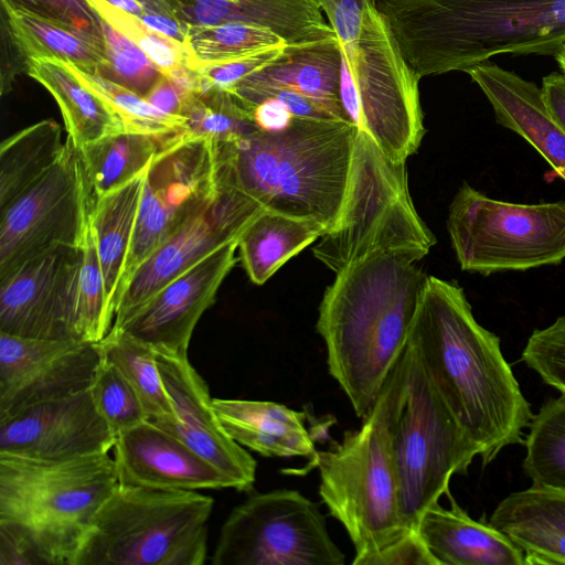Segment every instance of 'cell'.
I'll return each instance as SVG.
<instances>
[{
	"label": "cell",
	"instance_id": "6da1fadb",
	"mask_svg": "<svg viewBox=\"0 0 565 565\" xmlns=\"http://www.w3.org/2000/svg\"><path fill=\"white\" fill-rule=\"evenodd\" d=\"M407 343L443 401L478 446L482 465L523 443L530 403L500 339L475 319L463 289L427 276Z\"/></svg>",
	"mask_w": 565,
	"mask_h": 565
},
{
	"label": "cell",
	"instance_id": "7a4b0ae2",
	"mask_svg": "<svg viewBox=\"0 0 565 565\" xmlns=\"http://www.w3.org/2000/svg\"><path fill=\"white\" fill-rule=\"evenodd\" d=\"M417 249L377 252L335 274L316 324L329 374L355 415L366 417L403 353L426 275Z\"/></svg>",
	"mask_w": 565,
	"mask_h": 565
},
{
	"label": "cell",
	"instance_id": "3957f363",
	"mask_svg": "<svg viewBox=\"0 0 565 565\" xmlns=\"http://www.w3.org/2000/svg\"><path fill=\"white\" fill-rule=\"evenodd\" d=\"M420 76L467 72L511 55L555 56L565 44V0H375Z\"/></svg>",
	"mask_w": 565,
	"mask_h": 565
},
{
	"label": "cell",
	"instance_id": "277c9868",
	"mask_svg": "<svg viewBox=\"0 0 565 565\" xmlns=\"http://www.w3.org/2000/svg\"><path fill=\"white\" fill-rule=\"evenodd\" d=\"M356 132L349 121L295 117L279 132L216 142L218 174L265 210L315 220L328 231L342 210Z\"/></svg>",
	"mask_w": 565,
	"mask_h": 565
},
{
	"label": "cell",
	"instance_id": "5b68a950",
	"mask_svg": "<svg viewBox=\"0 0 565 565\" xmlns=\"http://www.w3.org/2000/svg\"><path fill=\"white\" fill-rule=\"evenodd\" d=\"M117 484L108 452L65 460L0 455V540L23 564L74 565Z\"/></svg>",
	"mask_w": 565,
	"mask_h": 565
},
{
	"label": "cell",
	"instance_id": "8992f818",
	"mask_svg": "<svg viewBox=\"0 0 565 565\" xmlns=\"http://www.w3.org/2000/svg\"><path fill=\"white\" fill-rule=\"evenodd\" d=\"M407 372L405 347L362 426L345 431L339 445L318 451L313 460L320 498L354 546L353 565H365L371 556L415 532L403 522L392 445Z\"/></svg>",
	"mask_w": 565,
	"mask_h": 565
},
{
	"label": "cell",
	"instance_id": "52a82bcc",
	"mask_svg": "<svg viewBox=\"0 0 565 565\" xmlns=\"http://www.w3.org/2000/svg\"><path fill=\"white\" fill-rule=\"evenodd\" d=\"M213 498L117 484L96 511L74 565H202Z\"/></svg>",
	"mask_w": 565,
	"mask_h": 565
},
{
	"label": "cell",
	"instance_id": "ba28073f",
	"mask_svg": "<svg viewBox=\"0 0 565 565\" xmlns=\"http://www.w3.org/2000/svg\"><path fill=\"white\" fill-rule=\"evenodd\" d=\"M436 239L417 214L405 162L391 160L358 129L350 177L337 224L313 246V255L333 273L377 252L429 253Z\"/></svg>",
	"mask_w": 565,
	"mask_h": 565
},
{
	"label": "cell",
	"instance_id": "9c48e42d",
	"mask_svg": "<svg viewBox=\"0 0 565 565\" xmlns=\"http://www.w3.org/2000/svg\"><path fill=\"white\" fill-rule=\"evenodd\" d=\"M420 78L385 17L369 6L355 49L342 52L340 100L348 120L398 163L417 151L425 135Z\"/></svg>",
	"mask_w": 565,
	"mask_h": 565
},
{
	"label": "cell",
	"instance_id": "30bf717a",
	"mask_svg": "<svg viewBox=\"0 0 565 565\" xmlns=\"http://www.w3.org/2000/svg\"><path fill=\"white\" fill-rule=\"evenodd\" d=\"M404 396L393 424L392 445L401 512L405 526L417 531L425 511L449 492L456 473H467L478 446L460 427L412 347Z\"/></svg>",
	"mask_w": 565,
	"mask_h": 565
},
{
	"label": "cell",
	"instance_id": "8fae6325",
	"mask_svg": "<svg viewBox=\"0 0 565 565\" xmlns=\"http://www.w3.org/2000/svg\"><path fill=\"white\" fill-rule=\"evenodd\" d=\"M447 231L462 270L484 276L557 265L565 259V201L519 204L463 182Z\"/></svg>",
	"mask_w": 565,
	"mask_h": 565
},
{
	"label": "cell",
	"instance_id": "7c38bea8",
	"mask_svg": "<svg viewBox=\"0 0 565 565\" xmlns=\"http://www.w3.org/2000/svg\"><path fill=\"white\" fill-rule=\"evenodd\" d=\"M213 565H343L318 505L297 490L249 495L221 527Z\"/></svg>",
	"mask_w": 565,
	"mask_h": 565
},
{
	"label": "cell",
	"instance_id": "4fadbf2b",
	"mask_svg": "<svg viewBox=\"0 0 565 565\" xmlns=\"http://www.w3.org/2000/svg\"><path fill=\"white\" fill-rule=\"evenodd\" d=\"M218 189L216 141L183 134L156 156L146 171L117 305L137 267L196 216Z\"/></svg>",
	"mask_w": 565,
	"mask_h": 565
},
{
	"label": "cell",
	"instance_id": "5bb4252c",
	"mask_svg": "<svg viewBox=\"0 0 565 565\" xmlns=\"http://www.w3.org/2000/svg\"><path fill=\"white\" fill-rule=\"evenodd\" d=\"M89 206L82 161L66 137L55 166L0 211V279L55 246H78Z\"/></svg>",
	"mask_w": 565,
	"mask_h": 565
},
{
	"label": "cell",
	"instance_id": "9a60e30c",
	"mask_svg": "<svg viewBox=\"0 0 565 565\" xmlns=\"http://www.w3.org/2000/svg\"><path fill=\"white\" fill-rule=\"evenodd\" d=\"M218 181L220 189L211 202L137 267L120 296L115 319L147 300L214 250L237 242L265 210L220 174Z\"/></svg>",
	"mask_w": 565,
	"mask_h": 565
},
{
	"label": "cell",
	"instance_id": "2e32d148",
	"mask_svg": "<svg viewBox=\"0 0 565 565\" xmlns=\"http://www.w3.org/2000/svg\"><path fill=\"white\" fill-rule=\"evenodd\" d=\"M102 360L98 342L0 333V418L88 390Z\"/></svg>",
	"mask_w": 565,
	"mask_h": 565
},
{
	"label": "cell",
	"instance_id": "e0dca14e",
	"mask_svg": "<svg viewBox=\"0 0 565 565\" xmlns=\"http://www.w3.org/2000/svg\"><path fill=\"white\" fill-rule=\"evenodd\" d=\"M115 443L90 387L0 418V455L65 460L108 452Z\"/></svg>",
	"mask_w": 565,
	"mask_h": 565
},
{
	"label": "cell",
	"instance_id": "ac0fdd59",
	"mask_svg": "<svg viewBox=\"0 0 565 565\" xmlns=\"http://www.w3.org/2000/svg\"><path fill=\"white\" fill-rule=\"evenodd\" d=\"M79 255V245H58L1 278L0 333L75 339L72 288Z\"/></svg>",
	"mask_w": 565,
	"mask_h": 565
},
{
	"label": "cell",
	"instance_id": "d6986e66",
	"mask_svg": "<svg viewBox=\"0 0 565 565\" xmlns=\"http://www.w3.org/2000/svg\"><path fill=\"white\" fill-rule=\"evenodd\" d=\"M238 241L214 250L169 281L113 326L151 345L188 354L193 330L236 264Z\"/></svg>",
	"mask_w": 565,
	"mask_h": 565
},
{
	"label": "cell",
	"instance_id": "ffe728a7",
	"mask_svg": "<svg viewBox=\"0 0 565 565\" xmlns=\"http://www.w3.org/2000/svg\"><path fill=\"white\" fill-rule=\"evenodd\" d=\"M154 352L175 414V422L154 425L216 467L233 482L235 490L249 491L255 482L257 463L221 425L209 386L189 362L188 354L163 349H154Z\"/></svg>",
	"mask_w": 565,
	"mask_h": 565
},
{
	"label": "cell",
	"instance_id": "44dd1931",
	"mask_svg": "<svg viewBox=\"0 0 565 565\" xmlns=\"http://www.w3.org/2000/svg\"><path fill=\"white\" fill-rule=\"evenodd\" d=\"M119 484L166 490L234 489L233 482L180 439L150 422L116 438Z\"/></svg>",
	"mask_w": 565,
	"mask_h": 565
},
{
	"label": "cell",
	"instance_id": "7402d4cb",
	"mask_svg": "<svg viewBox=\"0 0 565 565\" xmlns=\"http://www.w3.org/2000/svg\"><path fill=\"white\" fill-rule=\"evenodd\" d=\"M341 67V45L333 34L286 45L278 57L244 77L228 93L249 113L274 93H296L320 104L338 120L349 121L340 100Z\"/></svg>",
	"mask_w": 565,
	"mask_h": 565
},
{
	"label": "cell",
	"instance_id": "603a6c76",
	"mask_svg": "<svg viewBox=\"0 0 565 565\" xmlns=\"http://www.w3.org/2000/svg\"><path fill=\"white\" fill-rule=\"evenodd\" d=\"M466 73L489 100L497 124L525 139L565 181V131L548 115L541 87L489 61Z\"/></svg>",
	"mask_w": 565,
	"mask_h": 565
},
{
	"label": "cell",
	"instance_id": "cb8c5ba5",
	"mask_svg": "<svg viewBox=\"0 0 565 565\" xmlns=\"http://www.w3.org/2000/svg\"><path fill=\"white\" fill-rule=\"evenodd\" d=\"M177 18L190 25L243 22L268 28L288 45L333 34L313 0H169Z\"/></svg>",
	"mask_w": 565,
	"mask_h": 565
},
{
	"label": "cell",
	"instance_id": "d4e9b609",
	"mask_svg": "<svg viewBox=\"0 0 565 565\" xmlns=\"http://www.w3.org/2000/svg\"><path fill=\"white\" fill-rule=\"evenodd\" d=\"M423 514L417 532L437 565H526L523 552L489 522L477 521L447 493Z\"/></svg>",
	"mask_w": 565,
	"mask_h": 565
},
{
	"label": "cell",
	"instance_id": "484cf974",
	"mask_svg": "<svg viewBox=\"0 0 565 565\" xmlns=\"http://www.w3.org/2000/svg\"><path fill=\"white\" fill-rule=\"evenodd\" d=\"M212 405L225 431L243 447L264 457L316 459L303 412L266 401L213 398Z\"/></svg>",
	"mask_w": 565,
	"mask_h": 565
},
{
	"label": "cell",
	"instance_id": "4316f807",
	"mask_svg": "<svg viewBox=\"0 0 565 565\" xmlns=\"http://www.w3.org/2000/svg\"><path fill=\"white\" fill-rule=\"evenodd\" d=\"M26 74L55 99L67 137L76 148L125 130L110 104L82 82L67 62L50 56H32Z\"/></svg>",
	"mask_w": 565,
	"mask_h": 565
},
{
	"label": "cell",
	"instance_id": "83f0119b",
	"mask_svg": "<svg viewBox=\"0 0 565 565\" xmlns=\"http://www.w3.org/2000/svg\"><path fill=\"white\" fill-rule=\"evenodd\" d=\"M146 171L89 206V223L104 276L107 306L114 320L118 291L135 233Z\"/></svg>",
	"mask_w": 565,
	"mask_h": 565
},
{
	"label": "cell",
	"instance_id": "f1b7e54d",
	"mask_svg": "<svg viewBox=\"0 0 565 565\" xmlns=\"http://www.w3.org/2000/svg\"><path fill=\"white\" fill-rule=\"evenodd\" d=\"M326 231L315 220L264 210L238 239L239 259L250 281L263 285Z\"/></svg>",
	"mask_w": 565,
	"mask_h": 565
},
{
	"label": "cell",
	"instance_id": "f546056e",
	"mask_svg": "<svg viewBox=\"0 0 565 565\" xmlns=\"http://www.w3.org/2000/svg\"><path fill=\"white\" fill-rule=\"evenodd\" d=\"M178 138L167 140L124 130L76 148L86 178L89 203L145 172L156 156Z\"/></svg>",
	"mask_w": 565,
	"mask_h": 565
},
{
	"label": "cell",
	"instance_id": "4dcf8cb0",
	"mask_svg": "<svg viewBox=\"0 0 565 565\" xmlns=\"http://www.w3.org/2000/svg\"><path fill=\"white\" fill-rule=\"evenodd\" d=\"M0 14L29 60L50 56L83 72L104 75L109 63L105 49L72 29L47 20L13 0H0Z\"/></svg>",
	"mask_w": 565,
	"mask_h": 565
},
{
	"label": "cell",
	"instance_id": "1f68e13d",
	"mask_svg": "<svg viewBox=\"0 0 565 565\" xmlns=\"http://www.w3.org/2000/svg\"><path fill=\"white\" fill-rule=\"evenodd\" d=\"M65 149L61 126L44 119L4 139L0 145V211L40 181Z\"/></svg>",
	"mask_w": 565,
	"mask_h": 565
},
{
	"label": "cell",
	"instance_id": "d6a6232c",
	"mask_svg": "<svg viewBox=\"0 0 565 565\" xmlns=\"http://www.w3.org/2000/svg\"><path fill=\"white\" fill-rule=\"evenodd\" d=\"M98 344L103 356L117 366L138 394L147 422H175V414L157 365L154 349L114 326Z\"/></svg>",
	"mask_w": 565,
	"mask_h": 565
},
{
	"label": "cell",
	"instance_id": "836d02e7",
	"mask_svg": "<svg viewBox=\"0 0 565 565\" xmlns=\"http://www.w3.org/2000/svg\"><path fill=\"white\" fill-rule=\"evenodd\" d=\"M523 470L532 486L565 491V393L533 415Z\"/></svg>",
	"mask_w": 565,
	"mask_h": 565
},
{
	"label": "cell",
	"instance_id": "e575fe53",
	"mask_svg": "<svg viewBox=\"0 0 565 565\" xmlns=\"http://www.w3.org/2000/svg\"><path fill=\"white\" fill-rule=\"evenodd\" d=\"M81 255L72 288V327L75 339L99 342L110 330L104 276L88 220L79 244Z\"/></svg>",
	"mask_w": 565,
	"mask_h": 565
},
{
	"label": "cell",
	"instance_id": "d590c367",
	"mask_svg": "<svg viewBox=\"0 0 565 565\" xmlns=\"http://www.w3.org/2000/svg\"><path fill=\"white\" fill-rule=\"evenodd\" d=\"M182 117L188 137L231 142L257 130L253 117L234 96L209 87L191 92L184 100Z\"/></svg>",
	"mask_w": 565,
	"mask_h": 565
},
{
	"label": "cell",
	"instance_id": "8d00e7d4",
	"mask_svg": "<svg viewBox=\"0 0 565 565\" xmlns=\"http://www.w3.org/2000/svg\"><path fill=\"white\" fill-rule=\"evenodd\" d=\"M284 44L287 42L273 30L256 24L228 22L186 28L185 45L199 66L231 62Z\"/></svg>",
	"mask_w": 565,
	"mask_h": 565
},
{
	"label": "cell",
	"instance_id": "74e56055",
	"mask_svg": "<svg viewBox=\"0 0 565 565\" xmlns=\"http://www.w3.org/2000/svg\"><path fill=\"white\" fill-rule=\"evenodd\" d=\"M79 79L99 93L114 108L126 131L148 134L172 140L184 134L185 119L162 113L142 96L102 76L68 63Z\"/></svg>",
	"mask_w": 565,
	"mask_h": 565
},
{
	"label": "cell",
	"instance_id": "f35d334b",
	"mask_svg": "<svg viewBox=\"0 0 565 565\" xmlns=\"http://www.w3.org/2000/svg\"><path fill=\"white\" fill-rule=\"evenodd\" d=\"M103 21L137 44L150 61L168 76L182 65L198 68L185 44L148 28L137 15L106 0H86Z\"/></svg>",
	"mask_w": 565,
	"mask_h": 565
},
{
	"label": "cell",
	"instance_id": "ab89813d",
	"mask_svg": "<svg viewBox=\"0 0 565 565\" xmlns=\"http://www.w3.org/2000/svg\"><path fill=\"white\" fill-rule=\"evenodd\" d=\"M94 403L116 435L147 420L142 403L121 372L103 356L90 386Z\"/></svg>",
	"mask_w": 565,
	"mask_h": 565
},
{
	"label": "cell",
	"instance_id": "60d3db41",
	"mask_svg": "<svg viewBox=\"0 0 565 565\" xmlns=\"http://www.w3.org/2000/svg\"><path fill=\"white\" fill-rule=\"evenodd\" d=\"M489 523H534L565 534V491L531 486L513 492L493 510Z\"/></svg>",
	"mask_w": 565,
	"mask_h": 565
},
{
	"label": "cell",
	"instance_id": "b9f144b4",
	"mask_svg": "<svg viewBox=\"0 0 565 565\" xmlns=\"http://www.w3.org/2000/svg\"><path fill=\"white\" fill-rule=\"evenodd\" d=\"M102 25L109 63L102 76L145 97L163 74L137 44L103 20Z\"/></svg>",
	"mask_w": 565,
	"mask_h": 565
},
{
	"label": "cell",
	"instance_id": "7bdbcfd3",
	"mask_svg": "<svg viewBox=\"0 0 565 565\" xmlns=\"http://www.w3.org/2000/svg\"><path fill=\"white\" fill-rule=\"evenodd\" d=\"M522 359L546 384L565 393V315L532 332Z\"/></svg>",
	"mask_w": 565,
	"mask_h": 565
},
{
	"label": "cell",
	"instance_id": "ee69618b",
	"mask_svg": "<svg viewBox=\"0 0 565 565\" xmlns=\"http://www.w3.org/2000/svg\"><path fill=\"white\" fill-rule=\"evenodd\" d=\"M495 529L523 552L526 565L565 564V534L534 523H505Z\"/></svg>",
	"mask_w": 565,
	"mask_h": 565
},
{
	"label": "cell",
	"instance_id": "f6af8a7d",
	"mask_svg": "<svg viewBox=\"0 0 565 565\" xmlns=\"http://www.w3.org/2000/svg\"><path fill=\"white\" fill-rule=\"evenodd\" d=\"M30 11L67 26L105 49L100 17L86 0H13Z\"/></svg>",
	"mask_w": 565,
	"mask_h": 565
},
{
	"label": "cell",
	"instance_id": "bcb514c9",
	"mask_svg": "<svg viewBox=\"0 0 565 565\" xmlns=\"http://www.w3.org/2000/svg\"><path fill=\"white\" fill-rule=\"evenodd\" d=\"M286 45L288 44L262 50L231 62L199 66L200 86L198 90L209 87L231 90L244 77L278 57Z\"/></svg>",
	"mask_w": 565,
	"mask_h": 565
},
{
	"label": "cell",
	"instance_id": "7dc6e473",
	"mask_svg": "<svg viewBox=\"0 0 565 565\" xmlns=\"http://www.w3.org/2000/svg\"><path fill=\"white\" fill-rule=\"evenodd\" d=\"M328 19L343 53L352 52L360 38L363 14L375 0H313Z\"/></svg>",
	"mask_w": 565,
	"mask_h": 565
},
{
	"label": "cell",
	"instance_id": "c3c4849f",
	"mask_svg": "<svg viewBox=\"0 0 565 565\" xmlns=\"http://www.w3.org/2000/svg\"><path fill=\"white\" fill-rule=\"evenodd\" d=\"M365 565H437L417 531L371 556Z\"/></svg>",
	"mask_w": 565,
	"mask_h": 565
},
{
	"label": "cell",
	"instance_id": "681fc988",
	"mask_svg": "<svg viewBox=\"0 0 565 565\" xmlns=\"http://www.w3.org/2000/svg\"><path fill=\"white\" fill-rule=\"evenodd\" d=\"M1 30V73H0V90L1 95L8 94L21 73H28L29 60L23 54L17 43L7 20L0 14Z\"/></svg>",
	"mask_w": 565,
	"mask_h": 565
},
{
	"label": "cell",
	"instance_id": "f907efd6",
	"mask_svg": "<svg viewBox=\"0 0 565 565\" xmlns=\"http://www.w3.org/2000/svg\"><path fill=\"white\" fill-rule=\"evenodd\" d=\"M190 93L184 92L171 78L162 75L143 98L164 114L182 117L184 100Z\"/></svg>",
	"mask_w": 565,
	"mask_h": 565
},
{
	"label": "cell",
	"instance_id": "816d5d0a",
	"mask_svg": "<svg viewBox=\"0 0 565 565\" xmlns=\"http://www.w3.org/2000/svg\"><path fill=\"white\" fill-rule=\"evenodd\" d=\"M250 115L257 128L266 132L286 130L294 120V115L278 99L269 98L256 105Z\"/></svg>",
	"mask_w": 565,
	"mask_h": 565
},
{
	"label": "cell",
	"instance_id": "f5cc1de1",
	"mask_svg": "<svg viewBox=\"0 0 565 565\" xmlns=\"http://www.w3.org/2000/svg\"><path fill=\"white\" fill-rule=\"evenodd\" d=\"M541 92L548 115L565 131V75L553 72L544 76Z\"/></svg>",
	"mask_w": 565,
	"mask_h": 565
},
{
	"label": "cell",
	"instance_id": "db71d44e",
	"mask_svg": "<svg viewBox=\"0 0 565 565\" xmlns=\"http://www.w3.org/2000/svg\"><path fill=\"white\" fill-rule=\"evenodd\" d=\"M141 21L153 31L185 44L188 24L173 17L147 12Z\"/></svg>",
	"mask_w": 565,
	"mask_h": 565
},
{
	"label": "cell",
	"instance_id": "11a10c76",
	"mask_svg": "<svg viewBox=\"0 0 565 565\" xmlns=\"http://www.w3.org/2000/svg\"><path fill=\"white\" fill-rule=\"evenodd\" d=\"M140 2L149 12L164 14L177 18V13L169 0H137Z\"/></svg>",
	"mask_w": 565,
	"mask_h": 565
},
{
	"label": "cell",
	"instance_id": "9f6ffc18",
	"mask_svg": "<svg viewBox=\"0 0 565 565\" xmlns=\"http://www.w3.org/2000/svg\"><path fill=\"white\" fill-rule=\"evenodd\" d=\"M558 67L561 68L562 73L565 75V44L561 49V51L554 56Z\"/></svg>",
	"mask_w": 565,
	"mask_h": 565
}]
</instances>
